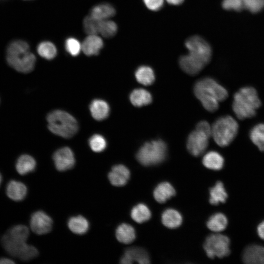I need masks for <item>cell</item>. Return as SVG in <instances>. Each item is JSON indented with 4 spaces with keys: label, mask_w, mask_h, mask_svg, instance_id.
Listing matches in <instances>:
<instances>
[{
    "label": "cell",
    "mask_w": 264,
    "mask_h": 264,
    "mask_svg": "<svg viewBox=\"0 0 264 264\" xmlns=\"http://www.w3.org/2000/svg\"><path fill=\"white\" fill-rule=\"evenodd\" d=\"M194 92L204 109L210 112L217 110L219 102L225 100L228 95L226 88L210 77L198 81L194 85Z\"/></svg>",
    "instance_id": "1"
},
{
    "label": "cell",
    "mask_w": 264,
    "mask_h": 264,
    "mask_svg": "<svg viewBox=\"0 0 264 264\" xmlns=\"http://www.w3.org/2000/svg\"><path fill=\"white\" fill-rule=\"evenodd\" d=\"M262 103L256 90L251 87L241 88L234 95L232 110L240 119L254 116Z\"/></svg>",
    "instance_id": "2"
},
{
    "label": "cell",
    "mask_w": 264,
    "mask_h": 264,
    "mask_svg": "<svg viewBox=\"0 0 264 264\" xmlns=\"http://www.w3.org/2000/svg\"><path fill=\"white\" fill-rule=\"evenodd\" d=\"M46 119L49 131L63 138L72 137L78 130L76 119L66 111L53 110L48 114Z\"/></svg>",
    "instance_id": "3"
},
{
    "label": "cell",
    "mask_w": 264,
    "mask_h": 264,
    "mask_svg": "<svg viewBox=\"0 0 264 264\" xmlns=\"http://www.w3.org/2000/svg\"><path fill=\"white\" fill-rule=\"evenodd\" d=\"M239 131L237 121L231 116L226 115L218 118L211 127V135L219 146L229 145L236 137Z\"/></svg>",
    "instance_id": "4"
},
{
    "label": "cell",
    "mask_w": 264,
    "mask_h": 264,
    "mask_svg": "<svg viewBox=\"0 0 264 264\" xmlns=\"http://www.w3.org/2000/svg\"><path fill=\"white\" fill-rule=\"evenodd\" d=\"M167 147L161 139L146 142L138 150L136 154L137 161L145 166L158 164L166 158Z\"/></svg>",
    "instance_id": "5"
},
{
    "label": "cell",
    "mask_w": 264,
    "mask_h": 264,
    "mask_svg": "<svg viewBox=\"0 0 264 264\" xmlns=\"http://www.w3.org/2000/svg\"><path fill=\"white\" fill-rule=\"evenodd\" d=\"M203 248L210 258L225 257L230 253L229 239L221 234H211L206 238Z\"/></svg>",
    "instance_id": "6"
},
{
    "label": "cell",
    "mask_w": 264,
    "mask_h": 264,
    "mask_svg": "<svg viewBox=\"0 0 264 264\" xmlns=\"http://www.w3.org/2000/svg\"><path fill=\"white\" fill-rule=\"evenodd\" d=\"M189 53L205 66L209 63L212 57V49L209 44L198 36L189 38L185 42Z\"/></svg>",
    "instance_id": "7"
},
{
    "label": "cell",
    "mask_w": 264,
    "mask_h": 264,
    "mask_svg": "<svg viewBox=\"0 0 264 264\" xmlns=\"http://www.w3.org/2000/svg\"><path fill=\"white\" fill-rule=\"evenodd\" d=\"M6 59L10 66L23 73L32 71L36 61L35 55L30 51L13 55H6Z\"/></svg>",
    "instance_id": "8"
},
{
    "label": "cell",
    "mask_w": 264,
    "mask_h": 264,
    "mask_svg": "<svg viewBox=\"0 0 264 264\" xmlns=\"http://www.w3.org/2000/svg\"><path fill=\"white\" fill-rule=\"evenodd\" d=\"M210 136L204 132L196 129L192 132L187 140V148L189 152L195 156L201 155L208 146Z\"/></svg>",
    "instance_id": "9"
},
{
    "label": "cell",
    "mask_w": 264,
    "mask_h": 264,
    "mask_svg": "<svg viewBox=\"0 0 264 264\" xmlns=\"http://www.w3.org/2000/svg\"><path fill=\"white\" fill-rule=\"evenodd\" d=\"M52 224L51 218L42 211L33 213L30 220V226L31 230L38 235H43L49 233L52 229Z\"/></svg>",
    "instance_id": "10"
},
{
    "label": "cell",
    "mask_w": 264,
    "mask_h": 264,
    "mask_svg": "<svg viewBox=\"0 0 264 264\" xmlns=\"http://www.w3.org/2000/svg\"><path fill=\"white\" fill-rule=\"evenodd\" d=\"M53 159L56 168L59 171H65L72 168L75 163L72 151L67 147L57 150L53 154Z\"/></svg>",
    "instance_id": "11"
},
{
    "label": "cell",
    "mask_w": 264,
    "mask_h": 264,
    "mask_svg": "<svg viewBox=\"0 0 264 264\" xmlns=\"http://www.w3.org/2000/svg\"><path fill=\"white\" fill-rule=\"evenodd\" d=\"M134 262L140 264H149L150 258L147 252L144 249L138 247L127 249L120 259V263L130 264Z\"/></svg>",
    "instance_id": "12"
},
{
    "label": "cell",
    "mask_w": 264,
    "mask_h": 264,
    "mask_svg": "<svg viewBox=\"0 0 264 264\" xmlns=\"http://www.w3.org/2000/svg\"><path fill=\"white\" fill-rule=\"evenodd\" d=\"M242 259L246 264H264V246L258 244L248 245L243 252Z\"/></svg>",
    "instance_id": "13"
},
{
    "label": "cell",
    "mask_w": 264,
    "mask_h": 264,
    "mask_svg": "<svg viewBox=\"0 0 264 264\" xmlns=\"http://www.w3.org/2000/svg\"><path fill=\"white\" fill-rule=\"evenodd\" d=\"M29 235V231L27 226L18 224L8 229L3 235L1 240L13 242H26Z\"/></svg>",
    "instance_id": "14"
},
{
    "label": "cell",
    "mask_w": 264,
    "mask_h": 264,
    "mask_svg": "<svg viewBox=\"0 0 264 264\" xmlns=\"http://www.w3.org/2000/svg\"><path fill=\"white\" fill-rule=\"evenodd\" d=\"M130 177L129 170L125 166L121 164L114 166L108 175V178L110 183L115 186L125 185Z\"/></svg>",
    "instance_id": "15"
},
{
    "label": "cell",
    "mask_w": 264,
    "mask_h": 264,
    "mask_svg": "<svg viewBox=\"0 0 264 264\" xmlns=\"http://www.w3.org/2000/svg\"><path fill=\"white\" fill-rule=\"evenodd\" d=\"M5 191L8 198L15 201L22 200L27 193L26 185L16 180H11L7 183Z\"/></svg>",
    "instance_id": "16"
},
{
    "label": "cell",
    "mask_w": 264,
    "mask_h": 264,
    "mask_svg": "<svg viewBox=\"0 0 264 264\" xmlns=\"http://www.w3.org/2000/svg\"><path fill=\"white\" fill-rule=\"evenodd\" d=\"M103 45L102 39L97 34L88 35L82 44V50L87 56L96 55Z\"/></svg>",
    "instance_id": "17"
},
{
    "label": "cell",
    "mask_w": 264,
    "mask_h": 264,
    "mask_svg": "<svg viewBox=\"0 0 264 264\" xmlns=\"http://www.w3.org/2000/svg\"><path fill=\"white\" fill-rule=\"evenodd\" d=\"M179 64L183 71L191 75L197 74L205 66L189 54L181 56L179 59Z\"/></svg>",
    "instance_id": "18"
},
{
    "label": "cell",
    "mask_w": 264,
    "mask_h": 264,
    "mask_svg": "<svg viewBox=\"0 0 264 264\" xmlns=\"http://www.w3.org/2000/svg\"><path fill=\"white\" fill-rule=\"evenodd\" d=\"M89 110L94 119L101 121L105 119L109 116L110 107L104 100L94 99L89 105Z\"/></svg>",
    "instance_id": "19"
},
{
    "label": "cell",
    "mask_w": 264,
    "mask_h": 264,
    "mask_svg": "<svg viewBox=\"0 0 264 264\" xmlns=\"http://www.w3.org/2000/svg\"><path fill=\"white\" fill-rule=\"evenodd\" d=\"M153 195L154 199L158 202L163 203L174 196L176 191L170 183L162 182L155 188Z\"/></svg>",
    "instance_id": "20"
},
{
    "label": "cell",
    "mask_w": 264,
    "mask_h": 264,
    "mask_svg": "<svg viewBox=\"0 0 264 264\" xmlns=\"http://www.w3.org/2000/svg\"><path fill=\"white\" fill-rule=\"evenodd\" d=\"M36 167L35 159L30 155H21L17 159L15 168L17 172L21 175H25L33 172Z\"/></svg>",
    "instance_id": "21"
},
{
    "label": "cell",
    "mask_w": 264,
    "mask_h": 264,
    "mask_svg": "<svg viewBox=\"0 0 264 264\" xmlns=\"http://www.w3.org/2000/svg\"><path fill=\"white\" fill-rule=\"evenodd\" d=\"M130 100L135 107H141L151 104L153 100L151 94L144 88H136L130 95Z\"/></svg>",
    "instance_id": "22"
},
{
    "label": "cell",
    "mask_w": 264,
    "mask_h": 264,
    "mask_svg": "<svg viewBox=\"0 0 264 264\" xmlns=\"http://www.w3.org/2000/svg\"><path fill=\"white\" fill-rule=\"evenodd\" d=\"M162 222L166 227L174 229L179 227L182 221L181 214L176 210L168 209L165 210L161 216Z\"/></svg>",
    "instance_id": "23"
},
{
    "label": "cell",
    "mask_w": 264,
    "mask_h": 264,
    "mask_svg": "<svg viewBox=\"0 0 264 264\" xmlns=\"http://www.w3.org/2000/svg\"><path fill=\"white\" fill-rule=\"evenodd\" d=\"M224 158L216 151H210L203 156L202 163L205 167L213 170H220L224 165Z\"/></svg>",
    "instance_id": "24"
},
{
    "label": "cell",
    "mask_w": 264,
    "mask_h": 264,
    "mask_svg": "<svg viewBox=\"0 0 264 264\" xmlns=\"http://www.w3.org/2000/svg\"><path fill=\"white\" fill-rule=\"evenodd\" d=\"M115 235L117 240L125 244L132 242L136 237L134 228L127 223L119 225L116 228Z\"/></svg>",
    "instance_id": "25"
},
{
    "label": "cell",
    "mask_w": 264,
    "mask_h": 264,
    "mask_svg": "<svg viewBox=\"0 0 264 264\" xmlns=\"http://www.w3.org/2000/svg\"><path fill=\"white\" fill-rule=\"evenodd\" d=\"M115 14V10L112 5L109 3H101L92 8L90 15L99 21H102L108 20Z\"/></svg>",
    "instance_id": "26"
},
{
    "label": "cell",
    "mask_w": 264,
    "mask_h": 264,
    "mask_svg": "<svg viewBox=\"0 0 264 264\" xmlns=\"http://www.w3.org/2000/svg\"><path fill=\"white\" fill-rule=\"evenodd\" d=\"M209 193V202L214 205H218L220 203H224L228 197L227 193L221 181H217L216 184L210 189Z\"/></svg>",
    "instance_id": "27"
},
{
    "label": "cell",
    "mask_w": 264,
    "mask_h": 264,
    "mask_svg": "<svg viewBox=\"0 0 264 264\" xmlns=\"http://www.w3.org/2000/svg\"><path fill=\"white\" fill-rule=\"evenodd\" d=\"M135 77L138 83L144 86L151 85L155 80V74L153 69L147 66L138 67L135 70Z\"/></svg>",
    "instance_id": "28"
},
{
    "label": "cell",
    "mask_w": 264,
    "mask_h": 264,
    "mask_svg": "<svg viewBox=\"0 0 264 264\" xmlns=\"http://www.w3.org/2000/svg\"><path fill=\"white\" fill-rule=\"evenodd\" d=\"M227 224L226 217L221 213H217L212 215L206 223L208 229L216 233L224 230Z\"/></svg>",
    "instance_id": "29"
},
{
    "label": "cell",
    "mask_w": 264,
    "mask_h": 264,
    "mask_svg": "<svg viewBox=\"0 0 264 264\" xmlns=\"http://www.w3.org/2000/svg\"><path fill=\"white\" fill-rule=\"evenodd\" d=\"M67 225L69 229L73 233L78 235L86 233L89 228L88 221L81 216L70 218L68 221Z\"/></svg>",
    "instance_id": "30"
},
{
    "label": "cell",
    "mask_w": 264,
    "mask_h": 264,
    "mask_svg": "<svg viewBox=\"0 0 264 264\" xmlns=\"http://www.w3.org/2000/svg\"><path fill=\"white\" fill-rule=\"evenodd\" d=\"M131 216L135 222L141 223L148 220L151 217V212L147 205L139 203L132 209Z\"/></svg>",
    "instance_id": "31"
},
{
    "label": "cell",
    "mask_w": 264,
    "mask_h": 264,
    "mask_svg": "<svg viewBox=\"0 0 264 264\" xmlns=\"http://www.w3.org/2000/svg\"><path fill=\"white\" fill-rule=\"evenodd\" d=\"M249 137L260 151L264 152V123L253 126L250 131Z\"/></svg>",
    "instance_id": "32"
},
{
    "label": "cell",
    "mask_w": 264,
    "mask_h": 264,
    "mask_svg": "<svg viewBox=\"0 0 264 264\" xmlns=\"http://www.w3.org/2000/svg\"><path fill=\"white\" fill-rule=\"evenodd\" d=\"M37 51L39 55L46 60H52L57 55L55 45L49 41L40 43L37 46Z\"/></svg>",
    "instance_id": "33"
},
{
    "label": "cell",
    "mask_w": 264,
    "mask_h": 264,
    "mask_svg": "<svg viewBox=\"0 0 264 264\" xmlns=\"http://www.w3.org/2000/svg\"><path fill=\"white\" fill-rule=\"evenodd\" d=\"M117 31V26L115 22L109 20L100 21L99 33L105 38L114 36Z\"/></svg>",
    "instance_id": "34"
},
{
    "label": "cell",
    "mask_w": 264,
    "mask_h": 264,
    "mask_svg": "<svg viewBox=\"0 0 264 264\" xmlns=\"http://www.w3.org/2000/svg\"><path fill=\"white\" fill-rule=\"evenodd\" d=\"M28 44L22 40H15L11 41L6 48V55H14L20 52L29 50Z\"/></svg>",
    "instance_id": "35"
},
{
    "label": "cell",
    "mask_w": 264,
    "mask_h": 264,
    "mask_svg": "<svg viewBox=\"0 0 264 264\" xmlns=\"http://www.w3.org/2000/svg\"><path fill=\"white\" fill-rule=\"evenodd\" d=\"M100 21L90 15L86 17L83 21L85 32L88 35H95L99 33Z\"/></svg>",
    "instance_id": "36"
},
{
    "label": "cell",
    "mask_w": 264,
    "mask_h": 264,
    "mask_svg": "<svg viewBox=\"0 0 264 264\" xmlns=\"http://www.w3.org/2000/svg\"><path fill=\"white\" fill-rule=\"evenodd\" d=\"M88 144L91 149L96 153L103 151L107 147V142L101 135L95 134L91 136L88 140Z\"/></svg>",
    "instance_id": "37"
},
{
    "label": "cell",
    "mask_w": 264,
    "mask_h": 264,
    "mask_svg": "<svg viewBox=\"0 0 264 264\" xmlns=\"http://www.w3.org/2000/svg\"><path fill=\"white\" fill-rule=\"evenodd\" d=\"M65 48L71 56H76L82 50V44L74 38H69L65 42Z\"/></svg>",
    "instance_id": "38"
},
{
    "label": "cell",
    "mask_w": 264,
    "mask_h": 264,
    "mask_svg": "<svg viewBox=\"0 0 264 264\" xmlns=\"http://www.w3.org/2000/svg\"><path fill=\"white\" fill-rule=\"evenodd\" d=\"M244 8L252 13H258L264 8V0H242Z\"/></svg>",
    "instance_id": "39"
},
{
    "label": "cell",
    "mask_w": 264,
    "mask_h": 264,
    "mask_svg": "<svg viewBox=\"0 0 264 264\" xmlns=\"http://www.w3.org/2000/svg\"><path fill=\"white\" fill-rule=\"evenodd\" d=\"M222 7L228 10L240 11L244 8L242 0H223Z\"/></svg>",
    "instance_id": "40"
},
{
    "label": "cell",
    "mask_w": 264,
    "mask_h": 264,
    "mask_svg": "<svg viewBox=\"0 0 264 264\" xmlns=\"http://www.w3.org/2000/svg\"><path fill=\"white\" fill-rule=\"evenodd\" d=\"M146 7L151 10L160 9L163 4V0H143Z\"/></svg>",
    "instance_id": "41"
},
{
    "label": "cell",
    "mask_w": 264,
    "mask_h": 264,
    "mask_svg": "<svg viewBox=\"0 0 264 264\" xmlns=\"http://www.w3.org/2000/svg\"><path fill=\"white\" fill-rule=\"evenodd\" d=\"M196 129L204 132L210 136L211 135V127L206 121L198 122L196 125Z\"/></svg>",
    "instance_id": "42"
},
{
    "label": "cell",
    "mask_w": 264,
    "mask_h": 264,
    "mask_svg": "<svg viewBox=\"0 0 264 264\" xmlns=\"http://www.w3.org/2000/svg\"><path fill=\"white\" fill-rule=\"evenodd\" d=\"M257 233L260 238L264 240V220L258 225Z\"/></svg>",
    "instance_id": "43"
},
{
    "label": "cell",
    "mask_w": 264,
    "mask_h": 264,
    "mask_svg": "<svg viewBox=\"0 0 264 264\" xmlns=\"http://www.w3.org/2000/svg\"><path fill=\"white\" fill-rule=\"evenodd\" d=\"M15 262L12 259L7 257L0 258V264H13Z\"/></svg>",
    "instance_id": "44"
},
{
    "label": "cell",
    "mask_w": 264,
    "mask_h": 264,
    "mask_svg": "<svg viewBox=\"0 0 264 264\" xmlns=\"http://www.w3.org/2000/svg\"><path fill=\"white\" fill-rule=\"evenodd\" d=\"M167 2L172 5H179L182 3L184 0H167Z\"/></svg>",
    "instance_id": "45"
},
{
    "label": "cell",
    "mask_w": 264,
    "mask_h": 264,
    "mask_svg": "<svg viewBox=\"0 0 264 264\" xmlns=\"http://www.w3.org/2000/svg\"><path fill=\"white\" fill-rule=\"evenodd\" d=\"M2 176H1V174L0 173V186L2 182Z\"/></svg>",
    "instance_id": "46"
}]
</instances>
